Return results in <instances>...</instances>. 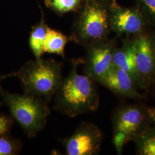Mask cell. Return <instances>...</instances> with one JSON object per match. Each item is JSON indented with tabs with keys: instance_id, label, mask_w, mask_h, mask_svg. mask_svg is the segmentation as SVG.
Here are the masks:
<instances>
[{
	"instance_id": "cell-1",
	"label": "cell",
	"mask_w": 155,
	"mask_h": 155,
	"mask_svg": "<svg viewBox=\"0 0 155 155\" xmlns=\"http://www.w3.org/2000/svg\"><path fill=\"white\" fill-rule=\"evenodd\" d=\"M73 63L69 75L63 79L55 95L54 108L71 117L94 112L99 106V95L94 80L77 72Z\"/></svg>"
},
{
	"instance_id": "cell-2",
	"label": "cell",
	"mask_w": 155,
	"mask_h": 155,
	"mask_svg": "<svg viewBox=\"0 0 155 155\" xmlns=\"http://www.w3.org/2000/svg\"><path fill=\"white\" fill-rule=\"evenodd\" d=\"M8 75L19 79L25 94L45 101H50L55 96L63 81L61 64L41 58L29 61L16 72Z\"/></svg>"
},
{
	"instance_id": "cell-3",
	"label": "cell",
	"mask_w": 155,
	"mask_h": 155,
	"mask_svg": "<svg viewBox=\"0 0 155 155\" xmlns=\"http://www.w3.org/2000/svg\"><path fill=\"white\" fill-rule=\"evenodd\" d=\"M0 98L29 138L35 137L45 127L50 113L45 100L25 93L12 94L1 86Z\"/></svg>"
},
{
	"instance_id": "cell-4",
	"label": "cell",
	"mask_w": 155,
	"mask_h": 155,
	"mask_svg": "<svg viewBox=\"0 0 155 155\" xmlns=\"http://www.w3.org/2000/svg\"><path fill=\"white\" fill-rule=\"evenodd\" d=\"M102 140V134L98 127L84 122L63 144L67 155H93L98 152Z\"/></svg>"
},
{
	"instance_id": "cell-5",
	"label": "cell",
	"mask_w": 155,
	"mask_h": 155,
	"mask_svg": "<svg viewBox=\"0 0 155 155\" xmlns=\"http://www.w3.org/2000/svg\"><path fill=\"white\" fill-rule=\"evenodd\" d=\"M144 113L136 106H128L120 111L114 119V141L120 150L123 145L139 134L144 122Z\"/></svg>"
},
{
	"instance_id": "cell-6",
	"label": "cell",
	"mask_w": 155,
	"mask_h": 155,
	"mask_svg": "<svg viewBox=\"0 0 155 155\" xmlns=\"http://www.w3.org/2000/svg\"><path fill=\"white\" fill-rule=\"evenodd\" d=\"M107 29L105 11L97 6H89L79 24V32L81 38L86 40H100L105 36Z\"/></svg>"
},
{
	"instance_id": "cell-7",
	"label": "cell",
	"mask_w": 155,
	"mask_h": 155,
	"mask_svg": "<svg viewBox=\"0 0 155 155\" xmlns=\"http://www.w3.org/2000/svg\"><path fill=\"white\" fill-rule=\"evenodd\" d=\"M100 83L112 91L132 98H140L137 84L131 77L120 68L113 65Z\"/></svg>"
},
{
	"instance_id": "cell-8",
	"label": "cell",
	"mask_w": 155,
	"mask_h": 155,
	"mask_svg": "<svg viewBox=\"0 0 155 155\" xmlns=\"http://www.w3.org/2000/svg\"><path fill=\"white\" fill-rule=\"evenodd\" d=\"M113 53L114 51L108 46L93 48L85 64L86 75L100 82L113 65Z\"/></svg>"
},
{
	"instance_id": "cell-9",
	"label": "cell",
	"mask_w": 155,
	"mask_h": 155,
	"mask_svg": "<svg viewBox=\"0 0 155 155\" xmlns=\"http://www.w3.org/2000/svg\"><path fill=\"white\" fill-rule=\"evenodd\" d=\"M133 43L137 67L139 74L145 82L155 74V52L149 40L145 37L139 38Z\"/></svg>"
},
{
	"instance_id": "cell-10",
	"label": "cell",
	"mask_w": 155,
	"mask_h": 155,
	"mask_svg": "<svg viewBox=\"0 0 155 155\" xmlns=\"http://www.w3.org/2000/svg\"><path fill=\"white\" fill-rule=\"evenodd\" d=\"M113 63L114 65L127 72L137 86L144 87L145 82L139 74L137 67L135 47L133 43L122 49L114 51Z\"/></svg>"
},
{
	"instance_id": "cell-11",
	"label": "cell",
	"mask_w": 155,
	"mask_h": 155,
	"mask_svg": "<svg viewBox=\"0 0 155 155\" xmlns=\"http://www.w3.org/2000/svg\"><path fill=\"white\" fill-rule=\"evenodd\" d=\"M113 25L118 32L122 33H135L142 28V21L140 17L130 11L119 13L113 21Z\"/></svg>"
},
{
	"instance_id": "cell-12",
	"label": "cell",
	"mask_w": 155,
	"mask_h": 155,
	"mask_svg": "<svg viewBox=\"0 0 155 155\" xmlns=\"http://www.w3.org/2000/svg\"><path fill=\"white\" fill-rule=\"evenodd\" d=\"M67 38L61 32L48 28L43 47L44 52L55 54L64 57Z\"/></svg>"
},
{
	"instance_id": "cell-13",
	"label": "cell",
	"mask_w": 155,
	"mask_h": 155,
	"mask_svg": "<svg viewBox=\"0 0 155 155\" xmlns=\"http://www.w3.org/2000/svg\"><path fill=\"white\" fill-rule=\"evenodd\" d=\"M48 27L43 20L32 28L29 38V45L36 59H41L43 54V47Z\"/></svg>"
},
{
	"instance_id": "cell-14",
	"label": "cell",
	"mask_w": 155,
	"mask_h": 155,
	"mask_svg": "<svg viewBox=\"0 0 155 155\" xmlns=\"http://www.w3.org/2000/svg\"><path fill=\"white\" fill-rule=\"evenodd\" d=\"M134 138L140 155H155V129L139 133Z\"/></svg>"
},
{
	"instance_id": "cell-15",
	"label": "cell",
	"mask_w": 155,
	"mask_h": 155,
	"mask_svg": "<svg viewBox=\"0 0 155 155\" xmlns=\"http://www.w3.org/2000/svg\"><path fill=\"white\" fill-rule=\"evenodd\" d=\"M22 147L21 143L8 134H0V155H13L18 153Z\"/></svg>"
},
{
	"instance_id": "cell-16",
	"label": "cell",
	"mask_w": 155,
	"mask_h": 155,
	"mask_svg": "<svg viewBox=\"0 0 155 155\" xmlns=\"http://www.w3.org/2000/svg\"><path fill=\"white\" fill-rule=\"evenodd\" d=\"M79 2L80 0H46L47 5L60 12L74 10L77 7Z\"/></svg>"
},
{
	"instance_id": "cell-17",
	"label": "cell",
	"mask_w": 155,
	"mask_h": 155,
	"mask_svg": "<svg viewBox=\"0 0 155 155\" xmlns=\"http://www.w3.org/2000/svg\"><path fill=\"white\" fill-rule=\"evenodd\" d=\"M13 125V120L10 117L0 113V134H8Z\"/></svg>"
},
{
	"instance_id": "cell-18",
	"label": "cell",
	"mask_w": 155,
	"mask_h": 155,
	"mask_svg": "<svg viewBox=\"0 0 155 155\" xmlns=\"http://www.w3.org/2000/svg\"><path fill=\"white\" fill-rule=\"evenodd\" d=\"M147 6L155 15V0H144Z\"/></svg>"
},
{
	"instance_id": "cell-19",
	"label": "cell",
	"mask_w": 155,
	"mask_h": 155,
	"mask_svg": "<svg viewBox=\"0 0 155 155\" xmlns=\"http://www.w3.org/2000/svg\"><path fill=\"white\" fill-rule=\"evenodd\" d=\"M147 113L151 121L155 124V108H149L147 110Z\"/></svg>"
},
{
	"instance_id": "cell-20",
	"label": "cell",
	"mask_w": 155,
	"mask_h": 155,
	"mask_svg": "<svg viewBox=\"0 0 155 155\" xmlns=\"http://www.w3.org/2000/svg\"><path fill=\"white\" fill-rule=\"evenodd\" d=\"M6 78H8V75H0V81L4 79H5Z\"/></svg>"
}]
</instances>
